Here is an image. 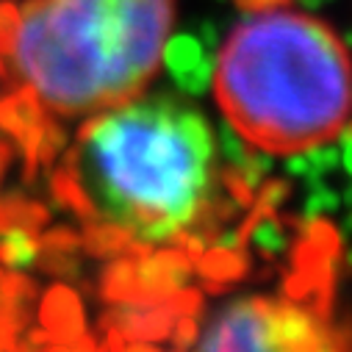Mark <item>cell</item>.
Listing matches in <instances>:
<instances>
[{"mask_svg": "<svg viewBox=\"0 0 352 352\" xmlns=\"http://www.w3.org/2000/svg\"><path fill=\"white\" fill-rule=\"evenodd\" d=\"M172 0H23L0 14V69L42 111L89 117L158 72Z\"/></svg>", "mask_w": 352, "mask_h": 352, "instance_id": "obj_1", "label": "cell"}, {"mask_svg": "<svg viewBox=\"0 0 352 352\" xmlns=\"http://www.w3.org/2000/svg\"><path fill=\"white\" fill-rule=\"evenodd\" d=\"M214 155L206 114L175 98L136 95L92 114L69 155V175L103 222L158 244L200 214Z\"/></svg>", "mask_w": 352, "mask_h": 352, "instance_id": "obj_2", "label": "cell"}, {"mask_svg": "<svg viewBox=\"0 0 352 352\" xmlns=\"http://www.w3.org/2000/svg\"><path fill=\"white\" fill-rule=\"evenodd\" d=\"M214 95L228 125L258 150L305 153L346 125L352 61L316 17L261 3L219 47Z\"/></svg>", "mask_w": 352, "mask_h": 352, "instance_id": "obj_3", "label": "cell"}, {"mask_svg": "<svg viewBox=\"0 0 352 352\" xmlns=\"http://www.w3.org/2000/svg\"><path fill=\"white\" fill-rule=\"evenodd\" d=\"M195 352H344L305 308L275 297H239L206 324Z\"/></svg>", "mask_w": 352, "mask_h": 352, "instance_id": "obj_4", "label": "cell"}, {"mask_svg": "<svg viewBox=\"0 0 352 352\" xmlns=\"http://www.w3.org/2000/svg\"><path fill=\"white\" fill-rule=\"evenodd\" d=\"M252 239H255V244H258L261 250H267V252H278V250H283V244H286V241H283L280 228H278L272 219L258 222V228H255Z\"/></svg>", "mask_w": 352, "mask_h": 352, "instance_id": "obj_5", "label": "cell"}, {"mask_svg": "<svg viewBox=\"0 0 352 352\" xmlns=\"http://www.w3.org/2000/svg\"><path fill=\"white\" fill-rule=\"evenodd\" d=\"M341 161H344L346 172L352 175V131H346V133L341 136Z\"/></svg>", "mask_w": 352, "mask_h": 352, "instance_id": "obj_6", "label": "cell"}]
</instances>
